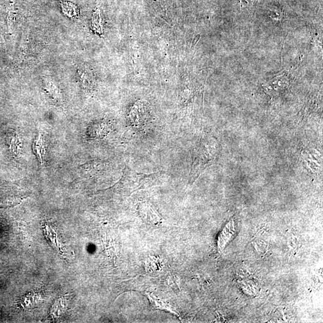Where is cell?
Wrapping results in <instances>:
<instances>
[{"label":"cell","mask_w":323,"mask_h":323,"mask_svg":"<svg viewBox=\"0 0 323 323\" xmlns=\"http://www.w3.org/2000/svg\"><path fill=\"white\" fill-rule=\"evenodd\" d=\"M235 230L234 223H233V221H231L226 225L224 229L220 233L219 239H218V249L220 253L223 251L227 244L233 237L235 233Z\"/></svg>","instance_id":"6da1fadb"},{"label":"cell","mask_w":323,"mask_h":323,"mask_svg":"<svg viewBox=\"0 0 323 323\" xmlns=\"http://www.w3.org/2000/svg\"><path fill=\"white\" fill-rule=\"evenodd\" d=\"M33 149L38 162L41 165L43 164V157L45 155V149H44L43 137H42L41 133H39L36 140H34Z\"/></svg>","instance_id":"7a4b0ae2"},{"label":"cell","mask_w":323,"mask_h":323,"mask_svg":"<svg viewBox=\"0 0 323 323\" xmlns=\"http://www.w3.org/2000/svg\"><path fill=\"white\" fill-rule=\"evenodd\" d=\"M62 12L69 18L77 17L79 14V9L76 4L71 2L61 1Z\"/></svg>","instance_id":"3957f363"},{"label":"cell","mask_w":323,"mask_h":323,"mask_svg":"<svg viewBox=\"0 0 323 323\" xmlns=\"http://www.w3.org/2000/svg\"><path fill=\"white\" fill-rule=\"evenodd\" d=\"M149 298L150 300H151V303H153L154 305L157 307V308L167 310V311L172 312L175 314L171 307L168 306L167 304L162 303V301H159L158 299L155 298L152 295H149Z\"/></svg>","instance_id":"277c9868"},{"label":"cell","mask_w":323,"mask_h":323,"mask_svg":"<svg viewBox=\"0 0 323 323\" xmlns=\"http://www.w3.org/2000/svg\"><path fill=\"white\" fill-rule=\"evenodd\" d=\"M7 10L8 11L7 23L8 26H9V29H10V26H12L13 22H14V20L15 17L14 2H11V3H10L9 6L7 8Z\"/></svg>","instance_id":"5b68a950"},{"label":"cell","mask_w":323,"mask_h":323,"mask_svg":"<svg viewBox=\"0 0 323 323\" xmlns=\"http://www.w3.org/2000/svg\"><path fill=\"white\" fill-rule=\"evenodd\" d=\"M199 38H200V36H198L196 37L195 40H194L192 45L195 46V44L198 43Z\"/></svg>","instance_id":"8992f818"}]
</instances>
